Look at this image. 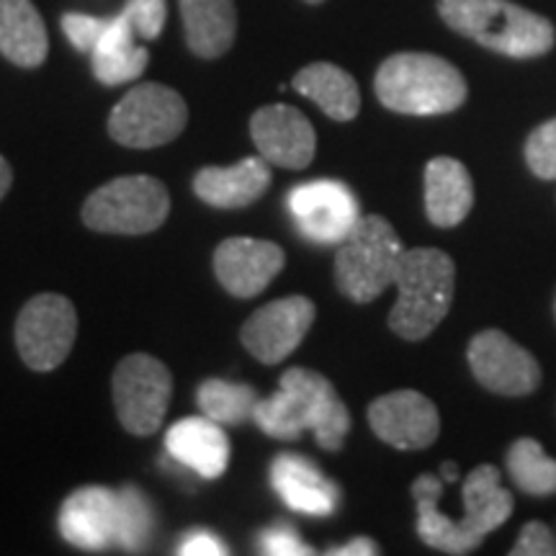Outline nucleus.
<instances>
[{
  "instance_id": "1",
  "label": "nucleus",
  "mask_w": 556,
  "mask_h": 556,
  "mask_svg": "<svg viewBox=\"0 0 556 556\" xmlns=\"http://www.w3.org/2000/svg\"><path fill=\"white\" fill-rule=\"evenodd\" d=\"M253 420L278 441H296L304 430H312L325 451L343 448L351 430V413L336 387L323 374L299 366L283 371L276 394L258 400Z\"/></svg>"
},
{
  "instance_id": "2",
  "label": "nucleus",
  "mask_w": 556,
  "mask_h": 556,
  "mask_svg": "<svg viewBox=\"0 0 556 556\" xmlns=\"http://www.w3.org/2000/svg\"><path fill=\"white\" fill-rule=\"evenodd\" d=\"M438 13L456 34L505 58H541L556 41L552 21L510 0H438Z\"/></svg>"
},
{
  "instance_id": "3",
  "label": "nucleus",
  "mask_w": 556,
  "mask_h": 556,
  "mask_svg": "<svg viewBox=\"0 0 556 556\" xmlns=\"http://www.w3.org/2000/svg\"><path fill=\"white\" fill-rule=\"evenodd\" d=\"M374 88L381 106L409 116L451 114L469 93L458 67L428 52L392 54L381 62Z\"/></svg>"
},
{
  "instance_id": "4",
  "label": "nucleus",
  "mask_w": 556,
  "mask_h": 556,
  "mask_svg": "<svg viewBox=\"0 0 556 556\" xmlns=\"http://www.w3.org/2000/svg\"><path fill=\"white\" fill-rule=\"evenodd\" d=\"M394 287L397 302L389 312V328L405 340H422L448 315L454 302L456 266L443 250H405Z\"/></svg>"
},
{
  "instance_id": "5",
  "label": "nucleus",
  "mask_w": 556,
  "mask_h": 556,
  "mask_svg": "<svg viewBox=\"0 0 556 556\" xmlns=\"http://www.w3.org/2000/svg\"><path fill=\"white\" fill-rule=\"evenodd\" d=\"M462 500L464 518L454 523L417 516V536L422 544L446 554H469L482 544L486 533L497 531L513 516V495L500 484V471L492 464H482L464 479Z\"/></svg>"
},
{
  "instance_id": "6",
  "label": "nucleus",
  "mask_w": 556,
  "mask_h": 556,
  "mask_svg": "<svg viewBox=\"0 0 556 556\" xmlns=\"http://www.w3.org/2000/svg\"><path fill=\"white\" fill-rule=\"evenodd\" d=\"M402 253L400 235L379 214L361 217L336 255V281L348 299L368 304L394 287Z\"/></svg>"
},
{
  "instance_id": "7",
  "label": "nucleus",
  "mask_w": 556,
  "mask_h": 556,
  "mask_svg": "<svg viewBox=\"0 0 556 556\" xmlns=\"http://www.w3.org/2000/svg\"><path fill=\"white\" fill-rule=\"evenodd\" d=\"M170 193L152 176H122L96 189L83 204V222L103 235H148L163 227Z\"/></svg>"
},
{
  "instance_id": "8",
  "label": "nucleus",
  "mask_w": 556,
  "mask_h": 556,
  "mask_svg": "<svg viewBox=\"0 0 556 556\" xmlns=\"http://www.w3.org/2000/svg\"><path fill=\"white\" fill-rule=\"evenodd\" d=\"M189 109L178 90L160 83H139L109 116V135L131 150L163 148L186 129Z\"/></svg>"
},
{
  "instance_id": "9",
  "label": "nucleus",
  "mask_w": 556,
  "mask_h": 556,
  "mask_svg": "<svg viewBox=\"0 0 556 556\" xmlns=\"http://www.w3.org/2000/svg\"><path fill=\"white\" fill-rule=\"evenodd\" d=\"M111 387L122 426L139 438L157 433L173 394L168 366L148 353H131L116 366Z\"/></svg>"
},
{
  "instance_id": "10",
  "label": "nucleus",
  "mask_w": 556,
  "mask_h": 556,
  "mask_svg": "<svg viewBox=\"0 0 556 556\" xmlns=\"http://www.w3.org/2000/svg\"><path fill=\"white\" fill-rule=\"evenodd\" d=\"M78 336V312L62 294H39L24 304L16 319V348L34 371H54L65 364Z\"/></svg>"
},
{
  "instance_id": "11",
  "label": "nucleus",
  "mask_w": 556,
  "mask_h": 556,
  "mask_svg": "<svg viewBox=\"0 0 556 556\" xmlns=\"http://www.w3.org/2000/svg\"><path fill=\"white\" fill-rule=\"evenodd\" d=\"M287 206L299 232L323 245H340L361 219L353 191L330 178L294 186L287 197Z\"/></svg>"
},
{
  "instance_id": "12",
  "label": "nucleus",
  "mask_w": 556,
  "mask_h": 556,
  "mask_svg": "<svg viewBox=\"0 0 556 556\" xmlns=\"http://www.w3.org/2000/svg\"><path fill=\"white\" fill-rule=\"evenodd\" d=\"M317 317L315 302L307 296H283L263 304L240 330L245 351L261 364H281L302 345Z\"/></svg>"
},
{
  "instance_id": "13",
  "label": "nucleus",
  "mask_w": 556,
  "mask_h": 556,
  "mask_svg": "<svg viewBox=\"0 0 556 556\" xmlns=\"http://www.w3.org/2000/svg\"><path fill=\"white\" fill-rule=\"evenodd\" d=\"M467 358L479 384L503 397H526L541 384L539 361L500 330L471 338Z\"/></svg>"
},
{
  "instance_id": "14",
  "label": "nucleus",
  "mask_w": 556,
  "mask_h": 556,
  "mask_svg": "<svg viewBox=\"0 0 556 556\" xmlns=\"http://www.w3.org/2000/svg\"><path fill=\"white\" fill-rule=\"evenodd\" d=\"M368 426L379 441L400 451H420L433 446L441 433V415L426 394L413 389L389 392L368 407Z\"/></svg>"
},
{
  "instance_id": "15",
  "label": "nucleus",
  "mask_w": 556,
  "mask_h": 556,
  "mask_svg": "<svg viewBox=\"0 0 556 556\" xmlns=\"http://www.w3.org/2000/svg\"><path fill=\"white\" fill-rule=\"evenodd\" d=\"M250 135L261 155L278 168L302 170L315 157V127L302 111L287 103H274V106L255 111L250 119Z\"/></svg>"
},
{
  "instance_id": "16",
  "label": "nucleus",
  "mask_w": 556,
  "mask_h": 556,
  "mask_svg": "<svg viewBox=\"0 0 556 556\" xmlns=\"http://www.w3.org/2000/svg\"><path fill=\"white\" fill-rule=\"evenodd\" d=\"M287 266L276 242L255 238H227L214 250V274L222 289L238 299H253Z\"/></svg>"
},
{
  "instance_id": "17",
  "label": "nucleus",
  "mask_w": 556,
  "mask_h": 556,
  "mask_svg": "<svg viewBox=\"0 0 556 556\" xmlns=\"http://www.w3.org/2000/svg\"><path fill=\"white\" fill-rule=\"evenodd\" d=\"M60 533L67 544L103 552L119 536V495L109 486L75 490L60 510Z\"/></svg>"
},
{
  "instance_id": "18",
  "label": "nucleus",
  "mask_w": 556,
  "mask_h": 556,
  "mask_svg": "<svg viewBox=\"0 0 556 556\" xmlns=\"http://www.w3.org/2000/svg\"><path fill=\"white\" fill-rule=\"evenodd\" d=\"M270 484L287 507L312 518H328L340 505V486L299 454H278L270 464Z\"/></svg>"
},
{
  "instance_id": "19",
  "label": "nucleus",
  "mask_w": 556,
  "mask_h": 556,
  "mask_svg": "<svg viewBox=\"0 0 556 556\" xmlns=\"http://www.w3.org/2000/svg\"><path fill=\"white\" fill-rule=\"evenodd\" d=\"M173 462L201 479H219L229 464V438L212 417H184L165 435Z\"/></svg>"
},
{
  "instance_id": "20",
  "label": "nucleus",
  "mask_w": 556,
  "mask_h": 556,
  "mask_svg": "<svg viewBox=\"0 0 556 556\" xmlns=\"http://www.w3.org/2000/svg\"><path fill=\"white\" fill-rule=\"evenodd\" d=\"M270 186L266 157H245L229 168H201L193 176V193L214 208H242L255 204Z\"/></svg>"
},
{
  "instance_id": "21",
  "label": "nucleus",
  "mask_w": 556,
  "mask_h": 556,
  "mask_svg": "<svg viewBox=\"0 0 556 556\" xmlns=\"http://www.w3.org/2000/svg\"><path fill=\"white\" fill-rule=\"evenodd\" d=\"M475 206V184L467 165L454 157H433L426 165V214L435 227L462 225Z\"/></svg>"
},
{
  "instance_id": "22",
  "label": "nucleus",
  "mask_w": 556,
  "mask_h": 556,
  "mask_svg": "<svg viewBox=\"0 0 556 556\" xmlns=\"http://www.w3.org/2000/svg\"><path fill=\"white\" fill-rule=\"evenodd\" d=\"M189 50L204 60L222 58L238 34L232 0H178Z\"/></svg>"
},
{
  "instance_id": "23",
  "label": "nucleus",
  "mask_w": 556,
  "mask_h": 556,
  "mask_svg": "<svg viewBox=\"0 0 556 556\" xmlns=\"http://www.w3.org/2000/svg\"><path fill=\"white\" fill-rule=\"evenodd\" d=\"M50 37L31 0H0V54L18 67H39Z\"/></svg>"
},
{
  "instance_id": "24",
  "label": "nucleus",
  "mask_w": 556,
  "mask_h": 556,
  "mask_svg": "<svg viewBox=\"0 0 556 556\" xmlns=\"http://www.w3.org/2000/svg\"><path fill=\"white\" fill-rule=\"evenodd\" d=\"M137 31L124 13L109 18L106 31L93 54V75L103 86H122V83L137 80L150 62V52L137 45Z\"/></svg>"
},
{
  "instance_id": "25",
  "label": "nucleus",
  "mask_w": 556,
  "mask_h": 556,
  "mask_svg": "<svg viewBox=\"0 0 556 556\" xmlns=\"http://www.w3.org/2000/svg\"><path fill=\"white\" fill-rule=\"evenodd\" d=\"M296 93L315 101L330 119L351 122L361 111V90L351 73L330 62H315L294 75Z\"/></svg>"
},
{
  "instance_id": "26",
  "label": "nucleus",
  "mask_w": 556,
  "mask_h": 556,
  "mask_svg": "<svg viewBox=\"0 0 556 556\" xmlns=\"http://www.w3.org/2000/svg\"><path fill=\"white\" fill-rule=\"evenodd\" d=\"M507 471L526 495H556V458L544 454L536 438H518L507 448Z\"/></svg>"
},
{
  "instance_id": "27",
  "label": "nucleus",
  "mask_w": 556,
  "mask_h": 556,
  "mask_svg": "<svg viewBox=\"0 0 556 556\" xmlns=\"http://www.w3.org/2000/svg\"><path fill=\"white\" fill-rule=\"evenodd\" d=\"M201 413L219 426H240V422L253 420L255 405H258V392L248 384H235L225 379H206L197 392Z\"/></svg>"
},
{
  "instance_id": "28",
  "label": "nucleus",
  "mask_w": 556,
  "mask_h": 556,
  "mask_svg": "<svg viewBox=\"0 0 556 556\" xmlns=\"http://www.w3.org/2000/svg\"><path fill=\"white\" fill-rule=\"evenodd\" d=\"M119 536L116 546L124 552H142L150 544L152 531H155V510L152 503L139 492L137 486H122L119 492Z\"/></svg>"
},
{
  "instance_id": "29",
  "label": "nucleus",
  "mask_w": 556,
  "mask_h": 556,
  "mask_svg": "<svg viewBox=\"0 0 556 556\" xmlns=\"http://www.w3.org/2000/svg\"><path fill=\"white\" fill-rule=\"evenodd\" d=\"M526 163L533 176L556 180V119H548L528 135Z\"/></svg>"
},
{
  "instance_id": "30",
  "label": "nucleus",
  "mask_w": 556,
  "mask_h": 556,
  "mask_svg": "<svg viewBox=\"0 0 556 556\" xmlns=\"http://www.w3.org/2000/svg\"><path fill=\"white\" fill-rule=\"evenodd\" d=\"M122 13L137 31V37L150 41L163 34L168 9H165V0H127Z\"/></svg>"
},
{
  "instance_id": "31",
  "label": "nucleus",
  "mask_w": 556,
  "mask_h": 556,
  "mask_svg": "<svg viewBox=\"0 0 556 556\" xmlns=\"http://www.w3.org/2000/svg\"><path fill=\"white\" fill-rule=\"evenodd\" d=\"M106 26L109 18L88 16V13H65L62 16V31H65L70 45L80 52H93Z\"/></svg>"
},
{
  "instance_id": "32",
  "label": "nucleus",
  "mask_w": 556,
  "mask_h": 556,
  "mask_svg": "<svg viewBox=\"0 0 556 556\" xmlns=\"http://www.w3.org/2000/svg\"><path fill=\"white\" fill-rule=\"evenodd\" d=\"M261 552L268 556H302V554H315L312 548L304 544L302 536L294 531V528L281 523V526H270L261 533L258 539Z\"/></svg>"
},
{
  "instance_id": "33",
  "label": "nucleus",
  "mask_w": 556,
  "mask_h": 556,
  "mask_svg": "<svg viewBox=\"0 0 556 556\" xmlns=\"http://www.w3.org/2000/svg\"><path fill=\"white\" fill-rule=\"evenodd\" d=\"M513 556H556V541L548 526L541 520H531L523 526L516 546L510 548Z\"/></svg>"
},
{
  "instance_id": "34",
  "label": "nucleus",
  "mask_w": 556,
  "mask_h": 556,
  "mask_svg": "<svg viewBox=\"0 0 556 556\" xmlns=\"http://www.w3.org/2000/svg\"><path fill=\"white\" fill-rule=\"evenodd\" d=\"M178 554L184 556H217V554H229L225 541L214 536V533L204 531V528H197V531L186 533L184 541L178 544Z\"/></svg>"
},
{
  "instance_id": "35",
  "label": "nucleus",
  "mask_w": 556,
  "mask_h": 556,
  "mask_svg": "<svg viewBox=\"0 0 556 556\" xmlns=\"http://www.w3.org/2000/svg\"><path fill=\"white\" fill-rule=\"evenodd\" d=\"M374 554H379V546L377 541L371 539H353L348 541L345 546L332 548L330 552V556H374Z\"/></svg>"
},
{
  "instance_id": "36",
  "label": "nucleus",
  "mask_w": 556,
  "mask_h": 556,
  "mask_svg": "<svg viewBox=\"0 0 556 556\" xmlns=\"http://www.w3.org/2000/svg\"><path fill=\"white\" fill-rule=\"evenodd\" d=\"M11 184H13V170H11L9 160L0 155V201H3L5 193H9Z\"/></svg>"
},
{
  "instance_id": "37",
  "label": "nucleus",
  "mask_w": 556,
  "mask_h": 556,
  "mask_svg": "<svg viewBox=\"0 0 556 556\" xmlns=\"http://www.w3.org/2000/svg\"><path fill=\"white\" fill-rule=\"evenodd\" d=\"M441 475H443V479H446V482H456L458 479V469H456V464L454 462H446L441 467Z\"/></svg>"
},
{
  "instance_id": "38",
  "label": "nucleus",
  "mask_w": 556,
  "mask_h": 556,
  "mask_svg": "<svg viewBox=\"0 0 556 556\" xmlns=\"http://www.w3.org/2000/svg\"><path fill=\"white\" fill-rule=\"evenodd\" d=\"M307 3H309V5H317V3H323V0H307Z\"/></svg>"
},
{
  "instance_id": "39",
  "label": "nucleus",
  "mask_w": 556,
  "mask_h": 556,
  "mask_svg": "<svg viewBox=\"0 0 556 556\" xmlns=\"http://www.w3.org/2000/svg\"><path fill=\"white\" fill-rule=\"evenodd\" d=\"M554 315H556V299H554Z\"/></svg>"
}]
</instances>
